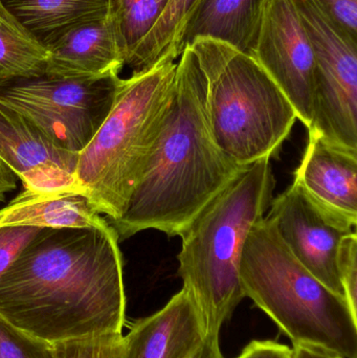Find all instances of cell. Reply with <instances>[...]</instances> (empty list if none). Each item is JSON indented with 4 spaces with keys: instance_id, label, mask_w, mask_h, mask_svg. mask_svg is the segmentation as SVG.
Returning <instances> with one entry per match:
<instances>
[{
    "instance_id": "obj_1",
    "label": "cell",
    "mask_w": 357,
    "mask_h": 358,
    "mask_svg": "<svg viewBox=\"0 0 357 358\" xmlns=\"http://www.w3.org/2000/svg\"><path fill=\"white\" fill-rule=\"evenodd\" d=\"M110 225L43 227L0 277V317L54 345L123 334V258Z\"/></svg>"
},
{
    "instance_id": "obj_2",
    "label": "cell",
    "mask_w": 357,
    "mask_h": 358,
    "mask_svg": "<svg viewBox=\"0 0 357 358\" xmlns=\"http://www.w3.org/2000/svg\"><path fill=\"white\" fill-rule=\"evenodd\" d=\"M245 168L221 152L205 113V79L184 48L173 96L154 150L123 216L111 223L119 240L146 229L182 236L193 219Z\"/></svg>"
},
{
    "instance_id": "obj_3",
    "label": "cell",
    "mask_w": 357,
    "mask_h": 358,
    "mask_svg": "<svg viewBox=\"0 0 357 358\" xmlns=\"http://www.w3.org/2000/svg\"><path fill=\"white\" fill-rule=\"evenodd\" d=\"M270 159L243 169L180 236L178 275L205 323L219 336L243 299L239 263L252 227L264 218L274 189Z\"/></svg>"
},
{
    "instance_id": "obj_4",
    "label": "cell",
    "mask_w": 357,
    "mask_h": 358,
    "mask_svg": "<svg viewBox=\"0 0 357 358\" xmlns=\"http://www.w3.org/2000/svg\"><path fill=\"white\" fill-rule=\"evenodd\" d=\"M239 279L245 298L251 299L293 346L357 358V313L345 296L329 289L296 259L268 217L247 235Z\"/></svg>"
},
{
    "instance_id": "obj_5",
    "label": "cell",
    "mask_w": 357,
    "mask_h": 358,
    "mask_svg": "<svg viewBox=\"0 0 357 358\" xmlns=\"http://www.w3.org/2000/svg\"><path fill=\"white\" fill-rule=\"evenodd\" d=\"M175 62L122 79L115 105L78 157L75 179L100 214L119 220L154 150L171 104Z\"/></svg>"
},
{
    "instance_id": "obj_6",
    "label": "cell",
    "mask_w": 357,
    "mask_h": 358,
    "mask_svg": "<svg viewBox=\"0 0 357 358\" xmlns=\"http://www.w3.org/2000/svg\"><path fill=\"white\" fill-rule=\"evenodd\" d=\"M189 46L205 76V113L218 148L241 168L270 159L298 120L289 99L249 55L210 38Z\"/></svg>"
},
{
    "instance_id": "obj_7",
    "label": "cell",
    "mask_w": 357,
    "mask_h": 358,
    "mask_svg": "<svg viewBox=\"0 0 357 358\" xmlns=\"http://www.w3.org/2000/svg\"><path fill=\"white\" fill-rule=\"evenodd\" d=\"M122 79L13 78L0 81V103L24 115L54 144L79 155L110 113Z\"/></svg>"
},
{
    "instance_id": "obj_8",
    "label": "cell",
    "mask_w": 357,
    "mask_h": 358,
    "mask_svg": "<svg viewBox=\"0 0 357 358\" xmlns=\"http://www.w3.org/2000/svg\"><path fill=\"white\" fill-rule=\"evenodd\" d=\"M314 54L309 136L357 155V40L310 0H293Z\"/></svg>"
},
{
    "instance_id": "obj_9",
    "label": "cell",
    "mask_w": 357,
    "mask_h": 358,
    "mask_svg": "<svg viewBox=\"0 0 357 358\" xmlns=\"http://www.w3.org/2000/svg\"><path fill=\"white\" fill-rule=\"evenodd\" d=\"M251 57L282 90L308 129L312 122L314 54L293 0H266Z\"/></svg>"
},
{
    "instance_id": "obj_10",
    "label": "cell",
    "mask_w": 357,
    "mask_h": 358,
    "mask_svg": "<svg viewBox=\"0 0 357 358\" xmlns=\"http://www.w3.org/2000/svg\"><path fill=\"white\" fill-rule=\"evenodd\" d=\"M291 254L335 294H344L337 269L340 243L354 229L327 216L293 182L275 198L268 216Z\"/></svg>"
},
{
    "instance_id": "obj_11",
    "label": "cell",
    "mask_w": 357,
    "mask_h": 358,
    "mask_svg": "<svg viewBox=\"0 0 357 358\" xmlns=\"http://www.w3.org/2000/svg\"><path fill=\"white\" fill-rule=\"evenodd\" d=\"M78 157L54 144L24 115L0 103V157L24 189H81L75 179Z\"/></svg>"
},
{
    "instance_id": "obj_12",
    "label": "cell",
    "mask_w": 357,
    "mask_h": 358,
    "mask_svg": "<svg viewBox=\"0 0 357 358\" xmlns=\"http://www.w3.org/2000/svg\"><path fill=\"white\" fill-rule=\"evenodd\" d=\"M293 182L335 222L356 227L357 155L309 136Z\"/></svg>"
},
{
    "instance_id": "obj_13",
    "label": "cell",
    "mask_w": 357,
    "mask_h": 358,
    "mask_svg": "<svg viewBox=\"0 0 357 358\" xmlns=\"http://www.w3.org/2000/svg\"><path fill=\"white\" fill-rule=\"evenodd\" d=\"M203 317L182 287L157 313L123 336V358H191L207 340Z\"/></svg>"
},
{
    "instance_id": "obj_14",
    "label": "cell",
    "mask_w": 357,
    "mask_h": 358,
    "mask_svg": "<svg viewBox=\"0 0 357 358\" xmlns=\"http://www.w3.org/2000/svg\"><path fill=\"white\" fill-rule=\"evenodd\" d=\"M48 50L45 75L100 78L125 66L110 12L69 29Z\"/></svg>"
},
{
    "instance_id": "obj_15",
    "label": "cell",
    "mask_w": 357,
    "mask_h": 358,
    "mask_svg": "<svg viewBox=\"0 0 357 358\" xmlns=\"http://www.w3.org/2000/svg\"><path fill=\"white\" fill-rule=\"evenodd\" d=\"M266 0H199L180 39V52L198 38L224 42L251 56Z\"/></svg>"
},
{
    "instance_id": "obj_16",
    "label": "cell",
    "mask_w": 357,
    "mask_h": 358,
    "mask_svg": "<svg viewBox=\"0 0 357 358\" xmlns=\"http://www.w3.org/2000/svg\"><path fill=\"white\" fill-rule=\"evenodd\" d=\"M2 225L106 229L111 224L81 189L36 192L24 189L0 210Z\"/></svg>"
},
{
    "instance_id": "obj_17",
    "label": "cell",
    "mask_w": 357,
    "mask_h": 358,
    "mask_svg": "<svg viewBox=\"0 0 357 358\" xmlns=\"http://www.w3.org/2000/svg\"><path fill=\"white\" fill-rule=\"evenodd\" d=\"M6 10L42 45L109 12L110 0H0Z\"/></svg>"
},
{
    "instance_id": "obj_18",
    "label": "cell",
    "mask_w": 357,
    "mask_h": 358,
    "mask_svg": "<svg viewBox=\"0 0 357 358\" xmlns=\"http://www.w3.org/2000/svg\"><path fill=\"white\" fill-rule=\"evenodd\" d=\"M199 0H170L154 29L126 60L132 75L146 73L163 62L180 58V39L184 24Z\"/></svg>"
},
{
    "instance_id": "obj_19",
    "label": "cell",
    "mask_w": 357,
    "mask_h": 358,
    "mask_svg": "<svg viewBox=\"0 0 357 358\" xmlns=\"http://www.w3.org/2000/svg\"><path fill=\"white\" fill-rule=\"evenodd\" d=\"M48 50L0 2V81L45 73Z\"/></svg>"
},
{
    "instance_id": "obj_20",
    "label": "cell",
    "mask_w": 357,
    "mask_h": 358,
    "mask_svg": "<svg viewBox=\"0 0 357 358\" xmlns=\"http://www.w3.org/2000/svg\"><path fill=\"white\" fill-rule=\"evenodd\" d=\"M170 0H110L109 12L124 61L154 29Z\"/></svg>"
},
{
    "instance_id": "obj_21",
    "label": "cell",
    "mask_w": 357,
    "mask_h": 358,
    "mask_svg": "<svg viewBox=\"0 0 357 358\" xmlns=\"http://www.w3.org/2000/svg\"><path fill=\"white\" fill-rule=\"evenodd\" d=\"M0 358H56L54 346L0 317Z\"/></svg>"
},
{
    "instance_id": "obj_22",
    "label": "cell",
    "mask_w": 357,
    "mask_h": 358,
    "mask_svg": "<svg viewBox=\"0 0 357 358\" xmlns=\"http://www.w3.org/2000/svg\"><path fill=\"white\" fill-rule=\"evenodd\" d=\"M56 358H123V334L54 344Z\"/></svg>"
},
{
    "instance_id": "obj_23",
    "label": "cell",
    "mask_w": 357,
    "mask_h": 358,
    "mask_svg": "<svg viewBox=\"0 0 357 358\" xmlns=\"http://www.w3.org/2000/svg\"><path fill=\"white\" fill-rule=\"evenodd\" d=\"M337 269L344 294L354 313H357V235L352 231L340 243Z\"/></svg>"
},
{
    "instance_id": "obj_24",
    "label": "cell",
    "mask_w": 357,
    "mask_h": 358,
    "mask_svg": "<svg viewBox=\"0 0 357 358\" xmlns=\"http://www.w3.org/2000/svg\"><path fill=\"white\" fill-rule=\"evenodd\" d=\"M43 229L29 225L0 227V277L16 260L23 248Z\"/></svg>"
},
{
    "instance_id": "obj_25",
    "label": "cell",
    "mask_w": 357,
    "mask_h": 358,
    "mask_svg": "<svg viewBox=\"0 0 357 358\" xmlns=\"http://www.w3.org/2000/svg\"><path fill=\"white\" fill-rule=\"evenodd\" d=\"M337 27L357 40V0H310Z\"/></svg>"
},
{
    "instance_id": "obj_26",
    "label": "cell",
    "mask_w": 357,
    "mask_h": 358,
    "mask_svg": "<svg viewBox=\"0 0 357 358\" xmlns=\"http://www.w3.org/2000/svg\"><path fill=\"white\" fill-rule=\"evenodd\" d=\"M235 358H293V349L277 341L254 340Z\"/></svg>"
},
{
    "instance_id": "obj_27",
    "label": "cell",
    "mask_w": 357,
    "mask_h": 358,
    "mask_svg": "<svg viewBox=\"0 0 357 358\" xmlns=\"http://www.w3.org/2000/svg\"><path fill=\"white\" fill-rule=\"evenodd\" d=\"M18 176L10 169L8 164L0 157V202L6 200V195L17 187Z\"/></svg>"
},
{
    "instance_id": "obj_28",
    "label": "cell",
    "mask_w": 357,
    "mask_h": 358,
    "mask_svg": "<svg viewBox=\"0 0 357 358\" xmlns=\"http://www.w3.org/2000/svg\"><path fill=\"white\" fill-rule=\"evenodd\" d=\"M191 358H224L219 345V336H207L201 348Z\"/></svg>"
},
{
    "instance_id": "obj_29",
    "label": "cell",
    "mask_w": 357,
    "mask_h": 358,
    "mask_svg": "<svg viewBox=\"0 0 357 358\" xmlns=\"http://www.w3.org/2000/svg\"><path fill=\"white\" fill-rule=\"evenodd\" d=\"M293 358H343L335 353L308 346H293Z\"/></svg>"
}]
</instances>
